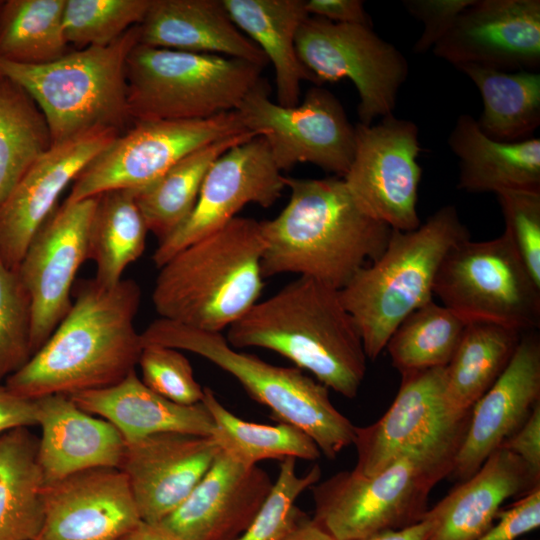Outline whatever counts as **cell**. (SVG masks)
Returning a JSON list of instances; mask_svg holds the SVG:
<instances>
[{
	"label": "cell",
	"mask_w": 540,
	"mask_h": 540,
	"mask_svg": "<svg viewBox=\"0 0 540 540\" xmlns=\"http://www.w3.org/2000/svg\"><path fill=\"white\" fill-rule=\"evenodd\" d=\"M141 288L133 279L103 287L78 284L72 305L47 341L4 384L38 399L102 389L135 370L143 348L135 318Z\"/></svg>",
	"instance_id": "cell-1"
},
{
	"label": "cell",
	"mask_w": 540,
	"mask_h": 540,
	"mask_svg": "<svg viewBox=\"0 0 540 540\" xmlns=\"http://www.w3.org/2000/svg\"><path fill=\"white\" fill-rule=\"evenodd\" d=\"M285 186L288 204L274 219L260 221L264 279L295 273L341 290L381 255L391 228L359 207L343 178L285 177Z\"/></svg>",
	"instance_id": "cell-2"
},
{
	"label": "cell",
	"mask_w": 540,
	"mask_h": 540,
	"mask_svg": "<svg viewBox=\"0 0 540 540\" xmlns=\"http://www.w3.org/2000/svg\"><path fill=\"white\" fill-rule=\"evenodd\" d=\"M225 337L235 349L284 356L348 399L357 396L366 374L363 342L339 290L311 278L299 276L258 301Z\"/></svg>",
	"instance_id": "cell-3"
},
{
	"label": "cell",
	"mask_w": 540,
	"mask_h": 540,
	"mask_svg": "<svg viewBox=\"0 0 540 540\" xmlns=\"http://www.w3.org/2000/svg\"><path fill=\"white\" fill-rule=\"evenodd\" d=\"M261 223L235 217L159 269L152 302L160 318L221 332L243 317L264 287Z\"/></svg>",
	"instance_id": "cell-4"
},
{
	"label": "cell",
	"mask_w": 540,
	"mask_h": 540,
	"mask_svg": "<svg viewBox=\"0 0 540 540\" xmlns=\"http://www.w3.org/2000/svg\"><path fill=\"white\" fill-rule=\"evenodd\" d=\"M468 238L456 208L446 205L414 230L391 229L381 255L339 290L368 359H377L401 322L432 300L444 257Z\"/></svg>",
	"instance_id": "cell-5"
},
{
	"label": "cell",
	"mask_w": 540,
	"mask_h": 540,
	"mask_svg": "<svg viewBox=\"0 0 540 540\" xmlns=\"http://www.w3.org/2000/svg\"><path fill=\"white\" fill-rule=\"evenodd\" d=\"M142 344L186 350L232 375L271 417L308 434L321 454L334 459L352 445L356 427L331 402L329 389L297 367L268 363L233 348L221 332L192 328L164 318L141 333Z\"/></svg>",
	"instance_id": "cell-6"
},
{
	"label": "cell",
	"mask_w": 540,
	"mask_h": 540,
	"mask_svg": "<svg viewBox=\"0 0 540 540\" xmlns=\"http://www.w3.org/2000/svg\"><path fill=\"white\" fill-rule=\"evenodd\" d=\"M138 41L136 25L107 46L70 51L47 64L25 65L0 58V74L34 99L48 123L52 146L101 128L122 133L133 122L126 62Z\"/></svg>",
	"instance_id": "cell-7"
},
{
	"label": "cell",
	"mask_w": 540,
	"mask_h": 540,
	"mask_svg": "<svg viewBox=\"0 0 540 540\" xmlns=\"http://www.w3.org/2000/svg\"><path fill=\"white\" fill-rule=\"evenodd\" d=\"M456 452L412 451L380 472L343 470L310 489L313 521L335 540H361L424 518L433 487L449 476Z\"/></svg>",
	"instance_id": "cell-8"
},
{
	"label": "cell",
	"mask_w": 540,
	"mask_h": 540,
	"mask_svg": "<svg viewBox=\"0 0 540 540\" xmlns=\"http://www.w3.org/2000/svg\"><path fill=\"white\" fill-rule=\"evenodd\" d=\"M262 70L241 59L138 43L126 62L130 118L193 120L236 110Z\"/></svg>",
	"instance_id": "cell-9"
},
{
	"label": "cell",
	"mask_w": 540,
	"mask_h": 540,
	"mask_svg": "<svg viewBox=\"0 0 540 540\" xmlns=\"http://www.w3.org/2000/svg\"><path fill=\"white\" fill-rule=\"evenodd\" d=\"M433 295L466 323H494L520 332L540 326V286L504 234L453 246L439 267Z\"/></svg>",
	"instance_id": "cell-10"
},
{
	"label": "cell",
	"mask_w": 540,
	"mask_h": 540,
	"mask_svg": "<svg viewBox=\"0 0 540 540\" xmlns=\"http://www.w3.org/2000/svg\"><path fill=\"white\" fill-rule=\"evenodd\" d=\"M133 124L81 170L66 200H83L118 189H143L195 150L249 131L236 110L204 119Z\"/></svg>",
	"instance_id": "cell-11"
},
{
	"label": "cell",
	"mask_w": 540,
	"mask_h": 540,
	"mask_svg": "<svg viewBox=\"0 0 540 540\" xmlns=\"http://www.w3.org/2000/svg\"><path fill=\"white\" fill-rule=\"evenodd\" d=\"M268 92L261 78L236 111L247 130L266 140L277 167L283 171L308 162L343 178L354 157L355 126L339 100L315 86L302 104L283 107Z\"/></svg>",
	"instance_id": "cell-12"
},
{
	"label": "cell",
	"mask_w": 540,
	"mask_h": 540,
	"mask_svg": "<svg viewBox=\"0 0 540 540\" xmlns=\"http://www.w3.org/2000/svg\"><path fill=\"white\" fill-rule=\"evenodd\" d=\"M295 47L318 85L344 78L353 82L360 123L371 125L375 118L393 114L398 90L408 76V62L372 27L308 16L299 27Z\"/></svg>",
	"instance_id": "cell-13"
},
{
	"label": "cell",
	"mask_w": 540,
	"mask_h": 540,
	"mask_svg": "<svg viewBox=\"0 0 540 540\" xmlns=\"http://www.w3.org/2000/svg\"><path fill=\"white\" fill-rule=\"evenodd\" d=\"M446 366L401 374L398 393L376 422L356 427L354 469L372 476L412 451L458 452L470 412L450 409L445 398Z\"/></svg>",
	"instance_id": "cell-14"
},
{
	"label": "cell",
	"mask_w": 540,
	"mask_h": 540,
	"mask_svg": "<svg viewBox=\"0 0 540 540\" xmlns=\"http://www.w3.org/2000/svg\"><path fill=\"white\" fill-rule=\"evenodd\" d=\"M418 127L393 114L375 125L355 126V152L343 180L371 218L399 231L420 226L417 212L422 169Z\"/></svg>",
	"instance_id": "cell-15"
},
{
	"label": "cell",
	"mask_w": 540,
	"mask_h": 540,
	"mask_svg": "<svg viewBox=\"0 0 540 540\" xmlns=\"http://www.w3.org/2000/svg\"><path fill=\"white\" fill-rule=\"evenodd\" d=\"M98 199L65 200L34 236L17 268L30 298L32 355L72 305L76 274L88 259L89 229Z\"/></svg>",
	"instance_id": "cell-16"
},
{
	"label": "cell",
	"mask_w": 540,
	"mask_h": 540,
	"mask_svg": "<svg viewBox=\"0 0 540 540\" xmlns=\"http://www.w3.org/2000/svg\"><path fill=\"white\" fill-rule=\"evenodd\" d=\"M285 187V177L262 136L230 148L209 168L186 221L159 242L152 256L155 266L160 268L183 248L225 226L247 204L272 206Z\"/></svg>",
	"instance_id": "cell-17"
},
{
	"label": "cell",
	"mask_w": 540,
	"mask_h": 540,
	"mask_svg": "<svg viewBox=\"0 0 540 540\" xmlns=\"http://www.w3.org/2000/svg\"><path fill=\"white\" fill-rule=\"evenodd\" d=\"M455 68L502 72L540 67V1L474 0L433 47Z\"/></svg>",
	"instance_id": "cell-18"
},
{
	"label": "cell",
	"mask_w": 540,
	"mask_h": 540,
	"mask_svg": "<svg viewBox=\"0 0 540 540\" xmlns=\"http://www.w3.org/2000/svg\"><path fill=\"white\" fill-rule=\"evenodd\" d=\"M121 132L101 128L54 145L0 204V257L17 270L29 244L56 209L63 190Z\"/></svg>",
	"instance_id": "cell-19"
},
{
	"label": "cell",
	"mask_w": 540,
	"mask_h": 540,
	"mask_svg": "<svg viewBox=\"0 0 540 540\" xmlns=\"http://www.w3.org/2000/svg\"><path fill=\"white\" fill-rule=\"evenodd\" d=\"M37 540H124L142 521L120 468L84 470L47 484Z\"/></svg>",
	"instance_id": "cell-20"
},
{
	"label": "cell",
	"mask_w": 540,
	"mask_h": 540,
	"mask_svg": "<svg viewBox=\"0 0 540 540\" xmlns=\"http://www.w3.org/2000/svg\"><path fill=\"white\" fill-rule=\"evenodd\" d=\"M274 481L220 451L189 496L158 525L181 540H236L250 525Z\"/></svg>",
	"instance_id": "cell-21"
},
{
	"label": "cell",
	"mask_w": 540,
	"mask_h": 540,
	"mask_svg": "<svg viewBox=\"0 0 540 540\" xmlns=\"http://www.w3.org/2000/svg\"><path fill=\"white\" fill-rule=\"evenodd\" d=\"M220 451L212 436L175 432L126 443L120 469L142 521L157 524L181 505Z\"/></svg>",
	"instance_id": "cell-22"
},
{
	"label": "cell",
	"mask_w": 540,
	"mask_h": 540,
	"mask_svg": "<svg viewBox=\"0 0 540 540\" xmlns=\"http://www.w3.org/2000/svg\"><path fill=\"white\" fill-rule=\"evenodd\" d=\"M540 403V337L523 332L508 365L479 398L449 478L462 482L514 434Z\"/></svg>",
	"instance_id": "cell-23"
},
{
	"label": "cell",
	"mask_w": 540,
	"mask_h": 540,
	"mask_svg": "<svg viewBox=\"0 0 540 540\" xmlns=\"http://www.w3.org/2000/svg\"><path fill=\"white\" fill-rule=\"evenodd\" d=\"M37 458L45 485L94 468H120L125 440L107 420L77 406L69 396L38 399Z\"/></svg>",
	"instance_id": "cell-24"
},
{
	"label": "cell",
	"mask_w": 540,
	"mask_h": 540,
	"mask_svg": "<svg viewBox=\"0 0 540 540\" xmlns=\"http://www.w3.org/2000/svg\"><path fill=\"white\" fill-rule=\"evenodd\" d=\"M540 486L528 466L504 447L424 515L431 522L429 540H475L496 520L509 498Z\"/></svg>",
	"instance_id": "cell-25"
},
{
	"label": "cell",
	"mask_w": 540,
	"mask_h": 540,
	"mask_svg": "<svg viewBox=\"0 0 540 540\" xmlns=\"http://www.w3.org/2000/svg\"><path fill=\"white\" fill-rule=\"evenodd\" d=\"M139 44L214 54L265 67L268 60L230 18L222 0H152Z\"/></svg>",
	"instance_id": "cell-26"
},
{
	"label": "cell",
	"mask_w": 540,
	"mask_h": 540,
	"mask_svg": "<svg viewBox=\"0 0 540 540\" xmlns=\"http://www.w3.org/2000/svg\"><path fill=\"white\" fill-rule=\"evenodd\" d=\"M84 411L110 422L125 443L167 432L213 436L214 421L204 406L182 405L148 388L130 372L120 382L69 396Z\"/></svg>",
	"instance_id": "cell-27"
},
{
	"label": "cell",
	"mask_w": 540,
	"mask_h": 540,
	"mask_svg": "<svg viewBox=\"0 0 540 540\" xmlns=\"http://www.w3.org/2000/svg\"><path fill=\"white\" fill-rule=\"evenodd\" d=\"M448 144L459 158L458 188L468 192H540V139L489 138L471 115H460Z\"/></svg>",
	"instance_id": "cell-28"
},
{
	"label": "cell",
	"mask_w": 540,
	"mask_h": 540,
	"mask_svg": "<svg viewBox=\"0 0 540 540\" xmlns=\"http://www.w3.org/2000/svg\"><path fill=\"white\" fill-rule=\"evenodd\" d=\"M235 25L265 54L275 72L277 104L298 105L302 81L317 83L298 58L295 39L309 16L305 0H222Z\"/></svg>",
	"instance_id": "cell-29"
},
{
	"label": "cell",
	"mask_w": 540,
	"mask_h": 540,
	"mask_svg": "<svg viewBox=\"0 0 540 540\" xmlns=\"http://www.w3.org/2000/svg\"><path fill=\"white\" fill-rule=\"evenodd\" d=\"M38 438L28 428L0 436V540H36L44 520Z\"/></svg>",
	"instance_id": "cell-30"
},
{
	"label": "cell",
	"mask_w": 540,
	"mask_h": 540,
	"mask_svg": "<svg viewBox=\"0 0 540 540\" xmlns=\"http://www.w3.org/2000/svg\"><path fill=\"white\" fill-rule=\"evenodd\" d=\"M522 333L494 323H467L446 366L445 398L452 411H471L508 365Z\"/></svg>",
	"instance_id": "cell-31"
},
{
	"label": "cell",
	"mask_w": 540,
	"mask_h": 540,
	"mask_svg": "<svg viewBox=\"0 0 540 540\" xmlns=\"http://www.w3.org/2000/svg\"><path fill=\"white\" fill-rule=\"evenodd\" d=\"M256 136L248 131L203 146L181 159L149 186L135 191V200L148 231L160 242L178 229L193 211L213 162L230 148Z\"/></svg>",
	"instance_id": "cell-32"
},
{
	"label": "cell",
	"mask_w": 540,
	"mask_h": 540,
	"mask_svg": "<svg viewBox=\"0 0 540 540\" xmlns=\"http://www.w3.org/2000/svg\"><path fill=\"white\" fill-rule=\"evenodd\" d=\"M477 86L484 104L477 121L489 138L517 142L529 139L540 124V74L531 71L502 72L463 66Z\"/></svg>",
	"instance_id": "cell-33"
},
{
	"label": "cell",
	"mask_w": 540,
	"mask_h": 540,
	"mask_svg": "<svg viewBox=\"0 0 540 540\" xmlns=\"http://www.w3.org/2000/svg\"><path fill=\"white\" fill-rule=\"evenodd\" d=\"M147 232L135 190L99 195L88 237V259L96 266L94 280L107 288L117 285L125 269L143 254Z\"/></svg>",
	"instance_id": "cell-34"
},
{
	"label": "cell",
	"mask_w": 540,
	"mask_h": 540,
	"mask_svg": "<svg viewBox=\"0 0 540 540\" xmlns=\"http://www.w3.org/2000/svg\"><path fill=\"white\" fill-rule=\"evenodd\" d=\"M202 403L214 421L212 437L220 449L245 465L288 457L315 461L321 456L316 443L301 429L282 422L267 425L245 421L229 411L209 387H204Z\"/></svg>",
	"instance_id": "cell-35"
},
{
	"label": "cell",
	"mask_w": 540,
	"mask_h": 540,
	"mask_svg": "<svg viewBox=\"0 0 540 540\" xmlns=\"http://www.w3.org/2000/svg\"><path fill=\"white\" fill-rule=\"evenodd\" d=\"M51 147L48 123L34 99L0 74V204Z\"/></svg>",
	"instance_id": "cell-36"
},
{
	"label": "cell",
	"mask_w": 540,
	"mask_h": 540,
	"mask_svg": "<svg viewBox=\"0 0 540 540\" xmlns=\"http://www.w3.org/2000/svg\"><path fill=\"white\" fill-rule=\"evenodd\" d=\"M66 0H4L0 11V58L42 65L69 53L63 27Z\"/></svg>",
	"instance_id": "cell-37"
},
{
	"label": "cell",
	"mask_w": 540,
	"mask_h": 540,
	"mask_svg": "<svg viewBox=\"0 0 540 540\" xmlns=\"http://www.w3.org/2000/svg\"><path fill=\"white\" fill-rule=\"evenodd\" d=\"M466 325L454 312L432 299L401 322L385 348L401 374L447 366Z\"/></svg>",
	"instance_id": "cell-38"
},
{
	"label": "cell",
	"mask_w": 540,
	"mask_h": 540,
	"mask_svg": "<svg viewBox=\"0 0 540 540\" xmlns=\"http://www.w3.org/2000/svg\"><path fill=\"white\" fill-rule=\"evenodd\" d=\"M152 0H66L63 27L70 46H107L139 25Z\"/></svg>",
	"instance_id": "cell-39"
},
{
	"label": "cell",
	"mask_w": 540,
	"mask_h": 540,
	"mask_svg": "<svg viewBox=\"0 0 540 540\" xmlns=\"http://www.w3.org/2000/svg\"><path fill=\"white\" fill-rule=\"evenodd\" d=\"M321 474L320 466L315 464L304 475H298L295 458L282 460L264 504L236 540H282L302 512L295 504L297 498L320 481Z\"/></svg>",
	"instance_id": "cell-40"
},
{
	"label": "cell",
	"mask_w": 540,
	"mask_h": 540,
	"mask_svg": "<svg viewBox=\"0 0 540 540\" xmlns=\"http://www.w3.org/2000/svg\"><path fill=\"white\" fill-rule=\"evenodd\" d=\"M31 356L30 298L18 271L0 257V383Z\"/></svg>",
	"instance_id": "cell-41"
},
{
	"label": "cell",
	"mask_w": 540,
	"mask_h": 540,
	"mask_svg": "<svg viewBox=\"0 0 540 540\" xmlns=\"http://www.w3.org/2000/svg\"><path fill=\"white\" fill-rule=\"evenodd\" d=\"M137 365L142 382L164 398L182 405L202 402L204 388L195 379L189 360L180 350L144 345Z\"/></svg>",
	"instance_id": "cell-42"
},
{
	"label": "cell",
	"mask_w": 540,
	"mask_h": 540,
	"mask_svg": "<svg viewBox=\"0 0 540 540\" xmlns=\"http://www.w3.org/2000/svg\"><path fill=\"white\" fill-rule=\"evenodd\" d=\"M507 237L523 265L540 286V192L497 193Z\"/></svg>",
	"instance_id": "cell-43"
},
{
	"label": "cell",
	"mask_w": 540,
	"mask_h": 540,
	"mask_svg": "<svg viewBox=\"0 0 540 540\" xmlns=\"http://www.w3.org/2000/svg\"><path fill=\"white\" fill-rule=\"evenodd\" d=\"M474 0H404L406 10L424 24L414 53H425L449 31L458 15Z\"/></svg>",
	"instance_id": "cell-44"
},
{
	"label": "cell",
	"mask_w": 540,
	"mask_h": 540,
	"mask_svg": "<svg viewBox=\"0 0 540 540\" xmlns=\"http://www.w3.org/2000/svg\"><path fill=\"white\" fill-rule=\"evenodd\" d=\"M540 526V486L505 510H500L493 525L475 540H518Z\"/></svg>",
	"instance_id": "cell-45"
},
{
	"label": "cell",
	"mask_w": 540,
	"mask_h": 540,
	"mask_svg": "<svg viewBox=\"0 0 540 540\" xmlns=\"http://www.w3.org/2000/svg\"><path fill=\"white\" fill-rule=\"evenodd\" d=\"M501 447L517 455L540 478V403Z\"/></svg>",
	"instance_id": "cell-46"
},
{
	"label": "cell",
	"mask_w": 540,
	"mask_h": 540,
	"mask_svg": "<svg viewBox=\"0 0 540 540\" xmlns=\"http://www.w3.org/2000/svg\"><path fill=\"white\" fill-rule=\"evenodd\" d=\"M37 402L19 396L0 383V436L18 428L37 425Z\"/></svg>",
	"instance_id": "cell-47"
},
{
	"label": "cell",
	"mask_w": 540,
	"mask_h": 540,
	"mask_svg": "<svg viewBox=\"0 0 540 540\" xmlns=\"http://www.w3.org/2000/svg\"><path fill=\"white\" fill-rule=\"evenodd\" d=\"M308 15L338 24H356L372 27V21L360 0H308Z\"/></svg>",
	"instance_id": "cell-48"
},
{
	"label": "cell",
	"mask_w": 540,
	"mask_h": 540,
	"mask_svg": "<svg viewBox=\"0 0 540 540\" xmlns=\"http://www.w3.org/2000/svg\"><path fill=\"white\" fill-rule=\"evenodd\" d=\"M282 540H335L303 511Z\"/></svg>",
	"instance_id": "cell-49"
},
{
	"label": "cell",
	"mask_w": 540,
	"mask_h": 540,
	"mask_svg": "<svg viewBox=\"0 0 540 540\" xmlns=\"http://www.w3.org/2000/svg\"><path fill=\"white\" fill-rule=\"evenodd\" d=\"M431 522L427 518L398 530L382 532L361 540H429Z\"/></svg>",
	"instance_id": "cell-50"
},
{
	"label": "cell",
	"mask_w": 540,
	"mask_h": 540,
	"mask_svg": "<svg viewBox=\"0 0 540 540\" xmlns=\"http://www.w3.org/2000/svg\"><path fill=\"white\" fill-rule=\"evenodd\" d=\"M124 540H181L158 524L141 521Z\"/></svg>",
	"instance_id": "cell-51"
},
{
	"label": "cell",
	"mask_w": 540,
	"mask_h": 540,
	"mask_svg": "<svg viewBox=\"0 0 540 540\" xmlns=\"http://www.w3.org/2000/svg\"><path fill=\"white\" fill-rule=\"evenodd\" d=\"M3 3H4V0H0V11H1V8L3 6Z\"/></svg>",
	"instance_id": "cell-52"
},
{
	"label": "cell",
	"mask_w": 540,
	"mask_h": 540,
	"mask_svg": "<svg viewBox=\"0 0 540 540\" xmlns=\"http://www.w3.org/2000/svg\"><path fill=\"white\" fill-rule=\"evenodd\" d=\"M37 540V539H36Z\"/></svg>",
	"instance_id": "cell-53"
}]
</instances>
